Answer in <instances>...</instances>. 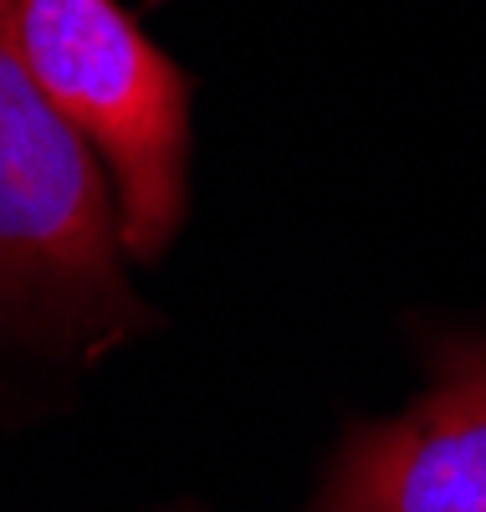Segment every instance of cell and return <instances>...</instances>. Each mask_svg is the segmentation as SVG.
<instances>
[{"label": "cell", "instance_id": "6da1fadb", "mask_svg": "<svg viewBox=\"0 0 486 512\" xmlns=\"http://www.w3.org/2000/svg\"><path fill=\"white\" fill-rule=\"evenodd\" d=\"M103 159L36 82L0 0V328L103 349L144 318Z\"/></svg>", "mask_w": 486, "mask_h": 512}, {"label": "cell", "instance_id": "7a4b0ae2", "mask_svg": "<svg viewBox=\"0 0 486 512\" xmlns=\"http://www.w3.org/2000/svg\"><path fill=\"white\" fill-rule=\"evenodd\" d=\"M21 52L118 185L123 251L154 262L185 216L190 82L118 0H16Z\"/></svg>", "mask_w": 486, "mask_h": 512}, {"label": "cell", "instance_id": "3957f363", "mask_svg": "<svg viewBox=\"0 0 486 512\" xmlns=\"http://www.w3.org/2000/svg\"><path fill=\"white\" fill-rule=\"evenodd\" d=\"M318 512H486V338H440L425 395L353 425Z\"/></svg>", "mask_w": 486, "mask_h": 512}]
</instances>
